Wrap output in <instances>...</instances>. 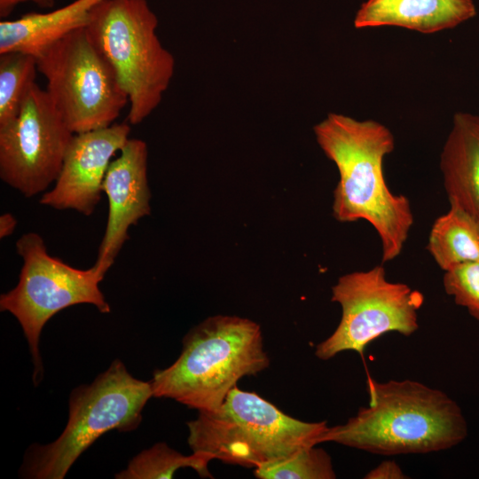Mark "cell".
<instances>
[{
    "label": "cell",
    "instance_id": "obj_14",
    "mask_svg": "<svg viewBox=\"0 0 479 479\" xmlns=\"http://www.w3.org/2000/svg\"><path fill=\"white\" fill-rule=\"evenodd\" d=\"M444 186L450 204L479 223V116L459 112L440 156Z\"/></svg>",
    "mask_w": 479,
    "mask_h": 479
},
{
    "label": "cell",
    "instance_id": "obj_17",
    "mask_svg": "<svg viewBox=\"0 0 479 479\" xmlns=\"http://www.w3.org/2000/svg\"><path fill=\"white\" fill-rule=\"evenodd\" d=\"M212 459L214 458L211 455L204 452H192V454L185 456L165 443H157L136 455L126 469L115 475V478L169 479L184 467L192 468L200 477L213 478L208 467Z\"/></svg>",
    "mask_w": 479,
    "mask_h": 479
},
{
    "label": "cell",
    "instance_id": "obj_4",
    "mask_svg": "<svg viewBox=\"0 0 479 479\" xmlns=\"http://www.w3.org/2000/svg\"><path fill=\"white\" fill-rule=\"evenodd\" d=\"M327 422L289 416L254 392L233 388L216 410L187 422L192 452L224 463L255 468L323 443Z\"/></svg>",
    "mask_w": 479,
    "mask_h": 479
},
{
    "label": "cell",
    "instance_id": "obj_18",
    "mask_svg": "<svg viewBox=\"0 0 479 479\" xmlns=\"http://www.w3.org/2000/svg\"><path fill=\"white\" fill-rule=\"evenodd\" d=\"M37 72L36 57L21 51L0 53V127L18 116Z\"/></svg>",
    "mask_w": 479,
    "mask_h": 479
},
{
    "label": "cell",
    "instance_id": "obj_11",
    "mask_svg": "<svg viewBox=\"0 0 479 479\" xmlns=\"http://www.w3.org/2000/svg\"><path fill=\"white\" fill-rule=\"evenodd\" d=\"M127 123L74 134L61 170L40 203L58 210L73 209L90 216L98 204L113 156L130 138Z\"/></svg>",
    "mask_w": 479,
    "mask_h": 479
},
{
    "label": "cell",
    "instance_id": "obj_12",
    "mask_svg": "<svg viewBox=\"0 0 479 479\" xmlns=\"http://www.w3.org/2000/svg\"><path fill=\"white\" fill-rule=\"evenodd\" d=\"M147 158L146 143L129 138L107 169L102 190L108 200V216L92 266L102 279L129 239V228L151 213Z\"/></svg>",
    "mask_w": 479,
    "mask_h": 479
},
{
    "label": "cell",
    "instance_id": "obj_10",
    "mask_svg": "<svg viewBox=\"0 0 479 479\" xmlns=\"http://www.w3.org/2000/svg\"><path fill=\"white\" fill-rule=\"evenodd\" d=\"M74 133L36 83L18 116L0 127V177L27 198L56 181Z\"/></svg>",
    "mask_w": 479,
    "mask_h": 479
},
{
    "label": "cell",
    "instance_id": "obj_6",
    "mask_svg": "<svg viewBox=\"0 0 479 479\" xmlns=\"http://www.w3.org/2000/svg\"><path fill=\"white\" fill-rule=\"evenodd\" d=\"M151 397V382L136 379L122 362L114 360L90 384L72 391L65 429L54 442L28 450L22 475L32 479H63L99 436L114 429L137 428Z\"/></svg>",
    "mask_w": 479,
    "mask_h": 479
},
{
    "label": "cell",
    "instance_id": "obj_1",
    "mask_svg": "<svg viewBox=\"0 0 479 479\" xmlns=\"http://www.w3.org/2000/svg\"><path fill=\"white\" fill-rule=\"evenodd\" d=\"M317 142L335 164L339 181L333 215L342 223L365 220L379 235L382 263L396 259L407 240L414 217L408 198L389 188L383 161L395 148L391 131L373 121L329 114L314 126Z\"/></svg>",
    "mask_w": 479,
    "mask_h": 479
},
{
    "label": "cell",
    "instance_id": "obj_3",
    "mask_svg": "<svg viewBox=\"0 0 479 479\" xmlns=\"http://www.w3.org/2000/svg\"><path fill=\"white\" fill-rule=\"evenodd\" d=\"M270 365L261 326L237 316L206 318L183 339L177 359L154 371L153 397L170 398L199 412L217 409L238 381Z\"/></svg>",
    "mask_w": 479,
    "mask_h": 479
},
{
    "label": "cell",
    "instance_id": "obj_13",
    "mask_svg": "<svg viewBox=\"0 0 479 479\" xmlns=\"http://www.w3.org/2000/svg\"><path fill=\"white\" fill-rule=\"evenodd\" d=\"M473 0H367L357 11L356 28L396 26L436 33L474 18Z\"/></svg>",
    "mask_w": 479,
    "mask_h": 479
},
{
    "label": "cell",
    "instance_id": "obj_5",
    "mask_svg": "<svg viewBox=\"0 0 479 479\" xmlns=\"http://www.w3.org/2000/svg\"><path fill=\"white\" fill-rule=\"evenodd\" d=\"M157 27L146 0H103L85 27L128 95L132 125L159 106L174 75L175 59L161 44Z\"/></svg>",
    "mask_w": 479,
    "mask_h": 479
},
{
    "label": "cell",
    "instance_id": "obj_7",
    "mask_svg": "<svg viewBox=\"0 0 479 479\" xmlns=\"http://www.w3.org/2000/svg\"><path fill=\"white\" fill-rule=\"evenodd\" d=\"M16 250L23 265L16 287L1 294L0 310L12 314L20 324L37 384L43 377L39 343L45 324L60 310L77 304H91L101 313H109L111 308L99 288L103 279L94 269H76L50 255L39 234H23Z\"/></svg>",
    "mask_w": 479,
    "mask_h": 479
},
{
    "label": "cell",
    "instance_id": "obj_2",
    "mask_svg": "<svg viewBox=\"0 0 479 479\" xmlns=\"http://www.w3.org/2000/svg\"><path fill=\"white\" fill-rule=\"evenodd\" d=\"M366 391L367 405L344 424L328 427L323 443L391 456L448 450L467 436L461 408L441 389L409 379L369 377Z\"/></svg>",
    "mask_w": 479,
    "mask_h": 479
},
{
    "label": "cell",
    "instance_id": "obj_9",
    "mask_svg": "<svg viewBox=\"0 0 479 479\" xmlns=\"http://www.w3.org/2000/svg\"><path fill=\"white\" fill-rule=\"evenodd\" d=\"M331 300L342 308L335 330L315 349V356L329 360L342 351L360 356L380 336L396 332L404 336L419 328L424 295L405 283L389 281L382 265L341 276L332 287Z\"/></svg>",
    "mask_w": 479,
    "mask_h": 479
},
{
    "label": "cell",
    "instance_id": "obj_8",
    "mask_svg": "<svg viewBox=\"0 0 479 479\" xmlns=\"http://www.w3.org/2000/svg\"><path fill=\"white\" fill-rule=\"evenodd\" d=\"M37 59L46 92L69 130L86 132L114 123L129 103L114 71L85 27L59 40Z\"/></svg>",
    "mask_w": 479,
    "mask_h": 479
},
{
    "label": "cell",
    "instance_id": "obj_21",
    "mask_svg": "<svg viewBox=\"0 0 479 479\" xmlns=\"http://www.w3.org/2000/svg\"><path fill=\"white\" fill-rule=\"evenodd\" d=\"M365 479H405L408 478L401 467L394 460H384L372 468Z\"/></svg>",
    "mask_w": 479,
    "mask_h": 479
},
{
    "label": "cell",
    "instance_id": "obj_15",
    "mask_svg": "<svg viewBox=\"0 0 479 479\" xmlns=\"http://www.w3.org/2000/svg\"><path fill=\"white\" fill-rule=\"evenodd\" d=\"M103 0H75L46 12H29L0 21V53L21 51L35 57L71 32L85 27L91 10Z\"/></svg>",
    "mask_w": 479,
    "mask_h": 479
},
{
    "label": "cell",
    "instance_id": "obj_22",
    "mask_svg": "<svg viewBox=\"0 0 479 479\" xmlns=\"http://www.w3.org/2000/svg\"><path fill=\"white\" fill-rule=\"evenodd\" d=\"M24 3H32L43 9H51L55 5V0H0L1 19H7L18 5Z\"/></svg>",
    "mask_w": 479,
    "mask_h": 479
},
{
    "label": "cell",
    "instance_id": "obj_19",
    "mask_svg": "<svg viewBox=\"0 0 479 479\" xmlns=\"http://www.w3.org/2000/svg\"><path fill=\"white\" fill-rule=\"evenodd\" d=\"M318 444L305 446L293 454L254 468L259 479H334L331 456Z\"/></svg>",
    "mask_w": 479,
    "mask_h": 479
},
{
    "label": "cell",
    "instance_id": "obj_20",
    "mask_svg": "<svg viewBox=\"0 0 479 479\" xmlns=\"http://www.w3.org/2000/svg\"><path fill=\"white\" fill-rule=\"evenodd\" d=\"M443 286L457 305L479 321V260L444 271Z\"/></svg>",
    "mask_w": 479,
    "mask_h": 479
},
{
    "label": "cell",
    "instance_id": "obj_23",
    "mask_svg": "<svg viewBox=\"0 0 479 479\" xmlns=\"http://www.w3.org/2000/svg\"><path fill=\"white\" fill-rule=\"evenodd\" d=\"M17 226V219L11 213L0 216V238L4 239L13 233Z\"/></svg>",
    "mask_w": 479,
    "mask_h": 479
},
{
    "label": "cell",
    "instance_id": "obj_16",
    "mask_svg": "<svg viewBox=\"0 0 479 479\" xmlns=\"http://www.w3.org/2000/svg\"><path fill=\"white\" fill-rule=\"evenodd\" d=\"M427 249L444 271L479 260V223L450 204L449 210L435 220Z\"/></svg>",
    "mask_w": 479,
    "mask_h": 479
}]
</instances>
